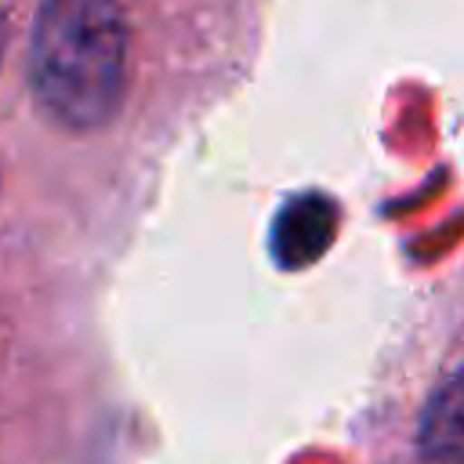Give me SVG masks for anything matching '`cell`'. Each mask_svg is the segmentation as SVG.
<instances>
[{
  "label": "cell",
  "instance_id": "obj_1",
  "mask_svg": "<svg viewBox=\"0 0 464 464\" xmlns=\"http://www.w3.org/2000/svg\"><path fill=\"white\" fill-rule=\"evenodd\" d=\"M120 0H44L29 33V87L65 130L105 127L127 94Z\"/></svg>",
  "mask_w": 464,
  "mask_h": 464
},
{
  "label": "cell",
  "instance_id": "obj_2",
  "mask_svg": "<svg viewBox=\"0 0 464 464\" xmlns=\"http://www.w3.org/2000/svg\"><path fill=\"white\" fill-rule=\"evenodd\" d=\"M337 221H341V210L323 192H301V196L286 199L272 221V236H268V250H272L276 265L279 268H308L312 261H319L337 236Z\"/></svg>",
  "mask_w": 464,
  "mask_h": 464
},
{
  "label": "cell",
  "instance_id": "obj_3",
  "mask_svg": "<svg viewBox=\"0 0 464 464\" xmlns=\"http://www.w3.org/2000/svg\"><path fill=\"white\" fill-rule=\"evenodd\" d=\"M417 450L431 464H464V370L428 399L417 424Z\"/></svg>",
  "mask_w": 464,
  "mask_h": 464
},
{
  "label": "cell",
  "instance_id": "obj_4",
  "mask_svg": "<svg viewBox=\"0 0 464 464\" xmlns=\"http://www.w3.org/2000/svg\"><path fill=\"white\" fill-rule=\"evenodd\" d=\"M4 36H7V29H4V14H0V54H4Z\"/></svg>",
  "mask_w": 464,
  "mask_h": 464
}]
</instances>
